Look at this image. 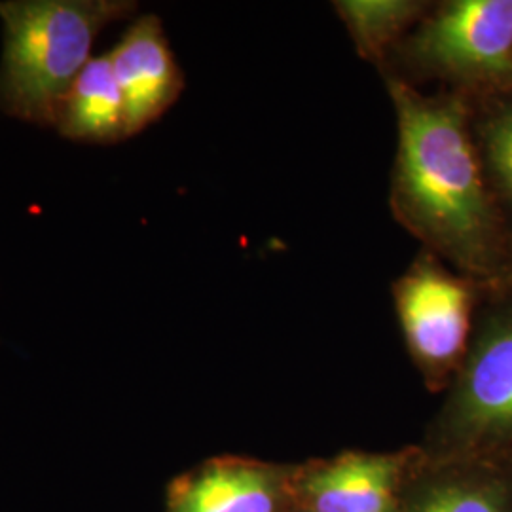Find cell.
<instances>
[{
    "label": "cell",
    "mask_w": 512,
    "mask_h": 512,
    "mask_svg": "<svg viewBox=\"0 0 512 512\" xmlns=\"http://www.w3.org/2000/svg\"><path fill=\"white\" fill-rule=\"evenodd\" d=\"M399 150L391 207L429 253L471 272H490L497 219L476 156L469 110L458 95L429 97L391 78Z\"/></svg>",
    "instance_id": "cell-1"
},
{
    "label": "cell",
    "mask_w": 512,
    "mask_h": 512,
    "mask_svg": "<svg viewBox=\"0 0 512 512\" xmlns=\"http://www.w3.org/2000/svg\"><path fill=\"white\" fill-rule=\"evenodd\" d=\"M135 10L137 4L128 0L0 2V110L52 128L59 101L92 61L95 38Z\"/></svg>",
    "instance_id": "cell-2"
},
{
    "label": "cell",
    "mask_w": 512,
    "mask_h": 512,
    "mask_svg": "<svg viewBox=\"0 0 512 512\" xmlns=\"http://www.w3.org/2000/svg\"><path fill=\"white\" fill-rule=\"evenodd\" d=\"M427 74L497 82L512 74V0H456L440 6L406 44Z\"/></svg>",
    "instance_id": "cell-3"
},
{
    "label": "cell",
    "mask_w": 512,
    "mask_h": 512,
    "mask_svg": "<svg viewBox=\"0 0 512 512\" xmlns=\"http://www.w3.org/2000/svg\"><path fill=\"white\" fill-rule=\"evenodd\" d=\"M395 308L404 340L429 378L448 374L465 355L475 293L425 251L397 279Z\"/></svg>",
    "instance_id": "cell-4"
},
{
    "label": "cell",
    "mask_w": 512,
    "mask_h": 512,
    "mask_svg": "<svg viewBox=\"0 0 512 512\" xmlns=\"http://www.w3.org/2000/svg\"><path fill=\"white\" fill-rule=\"evenodd\" d=\"M442 429L458 450L512 444V310L488 319L467 355Z\"/></svg>",
    "instance_id": "cell-5"
},
{
    "label": "cell",
    "mask_w": 512,
    "mask_h": 512,
    "mask_svg": "<svg viewBox=\"0 0 512 512\" xmlns=\"http://www.w3.org/2000/svg\"><path fill=\"white\" fill-rule=\"evenodd\" d=\"M107 55L124 95L129 137H133L179 99L183 71L169 48L162 21L152 14L133 21Z\"/></svg>",
    "instance_id": "cell-6"
},
{
    "label": "cell",
    "mask_w": 512,
    "mask_h": 512,
    "mask_svg": "<svg viewBox=\"0 0 512 512\" xmlns=\"http://www.w3.org/2000/svg\"><path fill=\"white\" fill-rule=\"evenodd\" d=\"M285 476L272 465L243 458H217L177 478L165 512H279Z\"/></svg>",
    "instance_id": "cell-7"
},
{
    "label": "cell",
    "mask_w": 512,
    "mask_h": 512,
    "mask_svg": "<svg viewBox=\"0 0 512 512\" xmlns=\"http://www.w3.org/2000/svg\"><path fill=\"white\" fill-rule=\"evenodd\" d=\"M404 459L380 454H344L300 480L311 512H395Z\"/></svg>",
    "instance_id": "cell-8"
},
{
    "label": "cell",
    "mask_w": 512,
    "mask_h": 512,
    "mask_svg": "<svg viewBox=\"0 0 512 512\" xmlns=\"http://www.w3.org/2000/svg\"><path fill=\"white\" fill-rule=\"evenodd\" d=\"M65 139L112 145L129 137L124 95L109 55L92 57L55 109L54 126Z\"/></svg>",
    "instance_id": "cell-9"
},
{
    "label": "cell",
    "mask_w": 512,
    "mask_h": 512,
    "mask_svg": "<svg viewBox=\"0 0 512 512\" xmlns=\"http://www.w3.org/2000/svg\"><path fill=\"white\" fill-rule=\"evenodd\" d=\"M406 512H512V486L486 467L459 469L431 480Z\"/></svg>",
    "instance_id": "cell-10"
},
{
    "label": "cell",
    "mask_w": 512,
    "mask_h": 512,
    "mask_svg": "<svg viewBox=\"0 0 512 512\" xmlns=\"http://www.w3.org/2000/svg\"><path fill=\"white\" fill-rule=\"evenodd\" d=\"M336 12L348 27L357 52L368 61H382L412 21L425 12L423 2L410 0H342Z\"/></svg>",
    "instance_id": "cell-11"
},
{
    "label": "cell",
    "mask_w": 512,
    "mask_h": 512,
    "mask_svg": "<svg viewBox=\"0 0 512 512\" xmlns=\"http://www.w3.org/2000/svg\"><path fill=\"white\" fill-rule=\"evenodd\" d=\"M482 145L495 181L512 200V107L488 118L482 126Z\"/></svg>",
    "instance_id": "cell-12"
}]
</instances>
